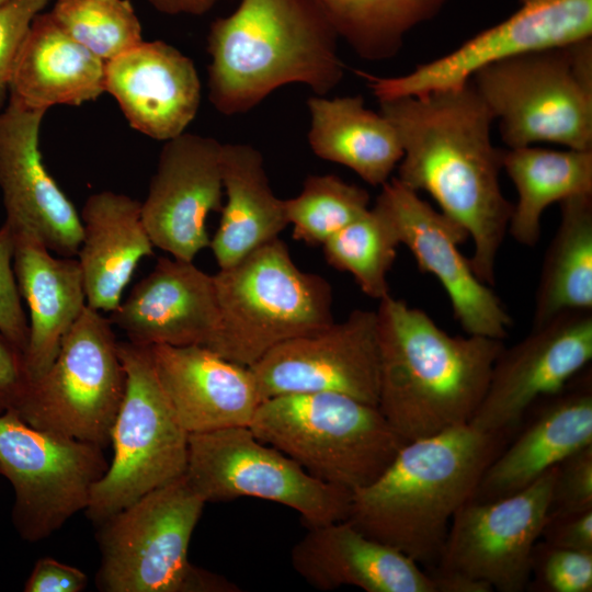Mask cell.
<instances>
[{
	"label": "cell",
	"mask_w": 592,
	"mask_h": 592,
	"mask_svg": "<svg viewBox=\"0 0 592 592\" xmlns=\"http://www.w3.org/2000/svg\"><path fill=\"white\" fill-rule=\"evenodd\" d=\"M402 146L396 177L436 202L474 242L470 260L487 285L496 282V260L513 204L502 193V149L493 146L494 118L470 80L429 93L379 101Z\"/></svg>",
	"instance_id": "1"
},
{
	"label": "cell",
	"mask_w": 592,
	"mask_h": 592,
	"mask_svg": "<svg viewBox=\"0 0 592 592\" xmlns=\"http://www.w3.org/2000/svg\"><path fill=\"white\" fill-rule=\"evenodd\" d=\"M513 435L467 423L407 442L377 479L352 492L345 520L432 569L453 515L471 499L485 470Z\"/></svg>",
	"instance_id": "2"
},
{
	"label": "cell",
	"mask_w": 592,
	"mask_h": 592,
	"mask_svg": "<svg viewBox=\"0 0 592 592\" xmlns=\"http://www.w3.org/2000/svg\"><path fill=\"white\" fill-rule=\"evenodd\" d=\"M376 320L377 407L396 432L410 442L469 423L503 340L451 335L390 294L379 300Z\"/></svg>",
	"instance_id": "3"
},
{
	"label": "cell",
	"mask_w": 592,
	"mask_h": 592,
	"mask_svg": "<svg viewBox=\"0 0 592 592\" xmlns=\"http://www.w3.org/2000/svg\"><path fill=\"white\" fill-rule=\"evenodd\" d=\"M338 41L314 0H241L209 26V101L231 116L251 111L287 84L326 95L344 76Z\"/></svg>",
	"instance_id": "4"
},
{
	"label": "cell",
	"mask_w": 592,
	"mask_h": 592,
	"mask_svg": "<svg viewBox=\"0 0 592 592\" xmlns=\"http://www.w3.org/2000/svg\"><path fill=\"white\" fill-rule=\"evenodd\" d=\"M219 310L208 349L250 367L277 344L334 322L331 285L299 269L276 238L213 275Z\"/></svg>",
	"instance_id": "5"
},
{
	"label": "cell",
	"mask_w": 592,
	"mask_h": 592,
	"mask_svg": "<svg viewBox=\"0 0 592 592\" xmlns=\"http://www.w3.org/2000/svg\"><path fill=\"white\" fill-rule=\"evenodd\" d=\"M249 428L311 476L350 492L377 479L407 443L377 406L337 392L267 398Z\"/></svg>",
	"instance_id": "6"
},
{
	"label": "cell",
	"mask_w": 592,
	"mask_h": 592,
	"mask_svg": "<svg viewBox=\"0 0 592 592\" xmlns=\"http://www.w3.org/2000/svg\"><path fill=\"white\" fill-rule=\"evenodd\" d=\"M469 80L508 148L592 150V37L489 62Z\"/></svg>",
	"instance_id": "7"
},
{
	"label": "cell",
	"mask_w": 592,
	"mask_h": 592,
	"mask_svg": "<svg viewBox=\"0 0 592 592\" xmlns=\"http://www.w3.org/2000/svg\"><path fill=\"white\" fill-rule=\"evenodd\" d=\"M204 499L185 474L96 525L102 592H237L226 578L189 560Z\"/></svg>",
	"instance_id": "8"
},
{
	"label": "cell",
	"mask_w": 592,
	"mask_h": 592,
	"mask_svg": "<svg viewBox=\"0 0 592 592\" xmlns=\"http://www.w3.org/2000/svg\"><path fill=\"white\" fill-rule=\"evenodd\" d=\"M118 354L126 388L111 431L113 458L84 510L95 526L182 477L187 465L189 433L159 382L150 346L118 341Z\"/></svg>",
	"instance_id": "9"
},
{
	"label": "cell",
	"mask_w": 592,
	"mask_h": 592,
	"mask_svg": "<svg viewBox=\"0 0 592 592\" xmlns=\"http://www.w3.org/2000/svg\"><path fill=\"white\" fill-rule=\"evenodd\" d=\"M126 388L113 325L87 306L18 410L30 425L106 448Z\"/></svg>",
	"instance_id": "10"
},
{
	"label": "cell",
	"mask_w": 592,
	"mask_h": 592,
	"mask_svg": "<svg viewBox=\"0 0 592 592\" xmlns=\"http://www.w3.org/2000/svg\"><path fill=\"white\" fill-rule=\"evenodd\" d=\"M185 477L206 503L273 501L297 511L308 528L345 520L352 497L311 476L249 426L189 434Z\"/></svg>",
	"instance_id": "11"
},
{
	"label": "cell",
	"mask_w": 592,
	"mask_h": 592,
	"mask_svg": "<svg viewBox=\"0 0 592 592\" xmlns=\"http://www.w3.org/2000/svg\"><path fill=\"white\" fill-rule=\"evenodd\" d=\"M107 467L101 446L0 413V475L13 488L11 519L22 539L43 540L84 511Z\"/></svg>",
	"instance_id": "12"
},
{
	"label": "cell",
	"mask_w": 592,
	"mask_h": 592,
	"mask_svg": "<svg viewBox=\"0 0 592 592\" xmlns=\"http://www.w3.org/2000/svg\"><path fill=\"white\" fill-rule=\"evenodd\" d=\"M557 467L504 498L465 502L452 517L439 562L426 571L466 576L500 592L525 591Z\"/></svg>",
	"instance_id": "13"
},
{
	"label": "cell",
	"mask_w": 592,
	"mask_h": 592,
	"mask_svg": "<svg viewBox=\"0 0 592 592\" xmlns=\"http://www.w3.org/2000/svg\"><path fill=\"white\" fill-rule=\"evenodd\" d=\"M504 21L448 54L395 77L360 71L378 102L454 88L480 67L517 54L566 46L592 37V0H519Z\"/></svg>",
	"instance_id": "14"
},
{
	"label": "cell",
	"mask_w": 592,
	"mask_h": 592,
	"mask_svg": "<svg viewBox=\"0 0 592 592\" xmlns=\"http://www.w3.org/2000/svg\"><path fill=\"white\" fill-rule=\"evenodd\" d=\"M374 205L420 270L440 282L463 330L468 335L503 340L512 319L492 288L476 275L470 260L462 254L459 246L469 238L467 231L397 178L382 185Z\"/></svg>",
	"instance_id": "15"
},
{
	"label": "cell",
	"mask_w": 592,
	"mask_h": 592,
	"mask_svg": "<svg viewBox=\"0 0 592 592\" xmlns=\"http://www.w3.org/2000/svg\"><path fill=\"white\" fill-rule=\"evenodd\" d=\"M249 368L262 401L289 394L337 392L377 406L376 311L356 309L316 333L284 341Z\"/></svg>",
	"instance_id": "16"
},
{
	"label": "cell",
	"mask_w": 592,
	"mask_h": 592,
	"mask_svg": "<svg viewBox=\"0 0 592 592\" xmlns=\"http://www.w3.org/2000/svg\"><path fill=\"white\" fill-rule=\"evenodd\" d=\"M592 360V310L570 311L498 355L486 394L469 424L515 434L530 408L560 390Z\"/></svg>",
	"instance_id": "17"
},
{
	"label": "cell",
	"mask_w": 592,
	"mask_h": 592,
	"mask_svg": "<svg viewBox=\"0 0 592 592\" xmlns=\"http://www.w3.org/2000/svg\"><path fill=\"white\" fill-rule=\"evenodd\" d=\"M223 144L183 133L164 141L141 218L153 247L193 261L210 239L206 220L221 209Z\"/></svg>",
	"instance_id": "18"
},
{
	"label": "cell",
	"mask_w": 592,
	"mask_h": 592,
	"mask_svg": "<svg viewBox=\"0 0 592 592\" xmlns=\"http://www.w3.org/2000/svg\"><path fill=\"white\" fill-rule=\"evenodd\" d=\"M46 112L8 100L0 111V190L4 223L12 231L34 234L49 251L78 254L80 213L46 169L39 130Z\"/></svg>",
	"instance_id": "19"
},
{
	"label": "cell",
	"mask_w": 592,
	"mask_h": 592,
	"mask_svg": "<svg viewBox=\"0 0 592 592\" xmlns=\"http://www.w3.org/2000/svg\"><path fill=\"white\" fill-rule=\"evenodd\" d=\"M530 417L481 476L470 500L515 493L571 454L592 445V376L582 369L560 390L537 400Z\"/></svg>",
	"instance_id": "20"
},
{
	"label": "cell",
	"mask_w": 592,
	"mask_h": 592,
	"mask_svg": "<svg viewBox=\"0 0 592 592\" xmlns=\"http://www.w3.org/2000/svg\"><path fill=\"white\" fill-rule=\"evenodd\" d=\"M109 319L138 345L208 346L219 326L213 275L193 261L160 258Z\"/></svg>",
	"instance_id": "21"
},
{
	"label": "cell",
	"mask_w": 592,
	"mask_h": 592,
	"mask_svg": "<svg viewBox=\"0 0 592 592\" xmlns=\"http://www.w3.org/2000/svg\"><path fill=\"white\" fill-rule=\"evenodd\" d=\"M105 92L134 129L167 141L196 116L202 86L190 57L163 41H143L106 62Z\"/></svg>",
	"instance_id": "22"
},
{
	"label": "cell",
	"mask_w": 592,
	"mask_h": 592,
	"mask_svg": "<svg viewBox=\"0 0 592 592\" xmlns=\"http://www.w3.org/2000/svg\"><path fill=\"white\" fill-rule=\"evenodd\" d=\"M150 350L159 382L189 434L250 425L262 399L249 367L202 345Z\"/></svg>",
	"instance_id": "23"
},
{
	"label": "cell",
	"mask_w": 592,
	"mask_h": 592,
	"mask_svg": "<svg viewBox=\"0 0 592 592\" xmlns=\"http://www.w3.org/2000/svg\"><path fill=\"white\" fill-rule=\"evenodd\" d=\"M291 562L307 583L322 591L352 585L366 592H435L419 563L346 520L309 527L294 545Z\"/></svg>",
	"instance_id": "24"
},
{
	"label": "cell",
	"mask_w": 592,
	"mask_h": 592,
	"mask_svg": "<svg viewBox=\"0 0 592 592\" xmlns=\"http://www.w3.org/2000/svg\"><path fill=\"white\" fill-rule=\"evenodd\" d=\"M12 232L14 275L30 309L23 354L30 385L53 364L62 339L87 307V299L78 259L55 257L32 232Z\"/></svg>",
	"instance_id": "25"
},
{
	"label": "cell",
	"mask_w": 592,
	"mask_h": 592,
	"mask_svg": "<svg viewBox=\"0 0 592 592\" xmlns=\"http://www.w3.org/2000/svg\"><path fill=\"white\" fill-rule=\"evenodd\" d=\"M78 251L87 306L113 312L143 258L153 244L141 218V203L125 194L101 191L90 195L80 213Z\"/></svg>",
	"instance_id": "26"
},
{
	"label": "cell",
	"mask_w": 592,
	"mask_h": 592,
	"mask_svg": "<svg viewBox=\"0 0 592 592\" xmlns=\"http://www.w3.org/2000/svg\"><path fill=\"white\" fill-rule=\"evenodd\" d=\"M105 66L62 31L49 12H41L18 57L9 100L43 112L94 101L105 92Z\"/></svg>",
	"instance_id": "27"
},
{
	"label": "cell",
	"mask_w": 592,
	"mask_h": 592,
	"mask_svg": "<svg viewBox=\"0 0 592 592\" xmlns=\"http://www.w3.org/2000/svg\"><path fill=\"white\" fill-rule=\"evenodd\" d=\"M310 115L308 144L320 159L342 164L364 182L382 186L402 158V146L392 123L367 109L362 95L307 100Z\"/></svg>",
	"instance_id": "28"
},
{
	"label": "cell",
	"mask_w": 592,
	"mask_h": 592,
	"mask_svg": "<svg viewBox=\"0 0 592 592\" xmlns=\"http://www.w3.org/2000/svg\"><path fill=\"white\" fill-rule=\"evenodd\" d=\"M221 162L226 204L209 244L219 269L278 238L288 226L285 200L274 194L255 147L223 144Z\"/></svg>",
	"instance_id": "29"
},
{
	"label": "cell",
	"mask_w": 592,
	"mask_h": 592,
	"mask_svg": "<svg viewBox=\"0 0 592 592\" xmlns=\"http://www.w3.org/2000/svg\"><path fill=\"white\" fill-rule=\"evenodd\" d=\"M502 170L517 194L508 231L533 247L546 208L579 194H592V150H555L537 145L502 150Z\"/></svg>",
	"instance_id": "30"
},
{
	"label": "cell",
	"mask_w": 592,
	"mask_h": 592,
	"mask_svg": "<svg viewBox=\"0 0 592 592\" xmlns=\"http://www.w3.org/2000/svg\"><path fill=\"white\" fill-rule=\"evenodd\" d=\"M560 221L544 257L532 327L592 310V194L559 203Z\"/></svg>",
	"instance_id": "31"
},
{
	"label": "cell",
	"mask_w": 592,
	"mask_h": 592,
	"mask_svg": "<svg viewBox=\"0 0 592 592\" xmlns=\"http://www.w3.org/2000/svg\"><path fill=\"white\" fill-rule=\"evenodd\" d=\"M339 38L362 59L394 58L406 36L449 0H314Z\"/></svg>",
	"instance_id": "32"
},
{
	"label": "cell",
	"mask_w": 592,
	"mask_h": 592,
	"mask_svg": "<svg viewBox=\"0 0 592 592\" xmlns=\"http://www.w3.org/2000/svg\"><path fill=\"white\" fill-rule=\"evenodd\" d=\"M399 244L390 223L374 205L321 247L329 265L350 273L365 295L380 300L389 294L388 273Z\"/></svg>",
	"instance_id": "33"
},
{
	"label": "cell",
	"mask_w": 592,
	"mask_h": 592,
	"mask_svg": "<svg viewBox=\"0 0 592 592\" xmlns=\"http://www.w3.org/2000/svg\"><path fill=\"white\" fill-rule=\"evenodd\" d=\"M369 193L334 174L308 175L301 191L285 200L293 238L322 246L369 209Z\"/></svg>",
	"instance_id": "34"
},
{
	"label": "cell",
	"mask_w": 592,
	"mask_h": 592,
	"mask_svg": "<svg viewBox=\"0 0 592 592\" xmlns=\"http://www.w3.org/2000/svg\"><path fill=\"white\" fill-rule=\"evenodd\" d=\"M49 14L71 38L105 62L144 41L129 0H57Z\"/></svg>",
	"instance_id": "35"
},
{
	"label": "cell",
	"mask_w": 592,
	"mask_h": 592,
	"mask_svg": "<svg viewBox=\"0 0 592 592\" xmlns=\"http://www.w3.org/2000/svg\"><path fill=\"white\" fill-rule=\"evenodd\" d=\"M533 592H591L592 553L537 540L531 555L527 589Z\"/></svg>",
	"instance_id": "36"
},
{
	"label": "cell",
	"mask_w": 592,
	"mask_h": 592,
	"mask_svg": "<svg viewBox=\"0 0 592 592\" xmlns=\"http://www.w3.org/2000/svg\"><path fill=\"white\" fill-rule=\"evenodd\" d=\"M50 0H7L0 4V111L9 100L13 70L31 25Z\"/></svg>",
	"instance_id": "37"
},
{
	"label": "cell",
	"mask_w": 592,
	"mask_h": 592,
	"mask_svg": "<svg viewBox=\"0 0 592 592\" xmlns=\"http://www.w3.org/2000/svg\"><path fill=\"white\" fill-rule=\"evenodd\" d=\"M14 237L8 224L0 227V332L23 354L29 322L21 303L13 270Z\"/></svg>",
	"instance_id": "38"
},
{
	"label": "cell",
	"mask_w": 592,
	"mask_h": 592,
	"mask_svg": "<svg viewBox=\"0 0 592 592\" xmlns=\"http://www.w3.org/2000/svg\"><path fill=\"white\" fill-rule=\"evenodd\" d=\"M592 508V445L558 464L548 513Z\"/></svg>",
	"instance_id": "39"
},
{
	"label": "cell",
	"mask_w": 592,
	"mask_h": 592,
	"mask_svg": "<svg viewBox=\"0 0 592 592\" xmlns=\"http://www.w3.org/2000/svg\"><path fill=\"white\" fill-rule=\"evenodd\" d=\"M539 538L557 547L592 553V508L547 513Z\"/></svg>",
	"instance_id": "40"
},
{
	"label": "cell",
	"mask_w": 592,
	"mask_h": 592,
	"mask_svg": "<svg viewBox=\"0 0 592 592\" xmlns=\"http://www.w3.org/2000/svg\"><path fill=\"white\" fill-rule=\"evenodd\" d=\"M88 576L79 568L52 557L39 558L24 584L25 592H81Z\"/></svg>",
	"instance_id": "41"
},
{
	"label": "cell",
	"mask_w": 592,
	"mask_h": 592,
	"mask_svg": "<svg viewBox=\"0 0 592 592\" xmlns=\"http://www.w3.org/2000/svg\"><path fill=\"white\" fill-rule=\"evenodd\" d=\"M27 388L23 353L0 332V413L18 412Z\"/></svg>",
	"instance_id": "42"
},
{
	"label": "cell",
	"mask_w": 592,
	"mask_h": 592,
	"mask_svg": "<svg viewBox=\"0 0 592 592\" xmlns=\"http://www.w3.org/2000/svg\"><path fill=\"white\" fill-rule=\"evenodd\" d=\"M435 592H491L492 587L481 580L455 573L428 571Z\"/></svg>",
	"instance_id": "43"
},
{
	"label": "cell",
	"mask_w": 592,
	"mask_h": 592,
	"mask_svg": "<svg viewBox=\"0 0 592 592\" xmlns=\"http://www.w3.org/2000/svg\"><path fill=\"white\" fill-rule=\"evenodd\" d=\"M157 11L169 15H203L221 0H147Z\"/></svg>",
	"instance_id": "44"
},
{
	"label": "cell",
	"mask_w": 592,
	"mask_h": 592,
	"mask_svg": "<svg viewBox=\"0 0 592 592\" xmlns=\"http://www.w3.org/2000/svg\"><path fill=\"white\" fill-rule=\"evenodd\" d=\"M7 0H0V4H2L3 2H5Z\"/></svg>",
	"instance_id": "45"
}]
</instances>
